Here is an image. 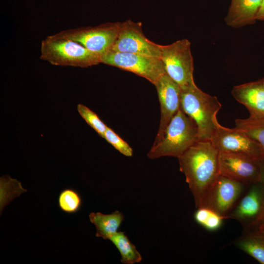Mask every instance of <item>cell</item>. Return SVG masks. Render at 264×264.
Returning <instances> with one entry per match:
<instances>
[{"instance_id": "obj_1", "label": "cell", "mask_w": 264, "mask_h": 264, "mask_svg": "<svg viewBox=\"0 0 264 264\" xmlns=\"http://www.w3.org/2000/svg\"><path fill=\"white\" fill-rule=\"evenodd\" d=\"M219 154L210 141H198L178 158L180 171L185 175L197 208L220 175Z\"/></svg>"}, {"instance_id": "obj_2", "label": "cell", "mask_w": 264, "mask_h": 264, "mask_svg": "<svg viewBox=\"0 0 264 264\" xmlns=\"http://www.w3.org/2000/svg\"><path fill=\"white\" fill-rule=\"evenodd\" d=\"M180 107L197 126L199 141H210L221 107L217 97L202 91L194 82L181 87Z\"/></svg>"}, {"instance_id": "obj_3", "label": "cell", "mask_w": 264, "mask_h": 264, "mask_svg": "<svg viewBox=\"0 0 264 264\" xmlns=\"http://www.w3.org/2000/svg\"><path fill=\"white\" fill-rule=\"evenodd\" d=\"M198 141L197 126L180 107L168 125L163 138L153 145L147 156L151 159L163 156L178 158Z\"/></svg>"}, {"instance_id": "obj_4", "label": "cell", "mask_w": 264, "mask_h": 264, "mask_svg": "<svg viewBox=\"0 0 264 264\" xmlns=\"http://www.w3.org/2000/svg\"><path fill=\"white\" fill-rule=\"evenodd\" d=\"M41 59L56 66L88 67L101 63V56L71 40L55 34L42 40Z\"/></svg>"}, {"instance_id": "obj_5", "label": "cell", "mask_w": 264, "mask_h": 264, "mask_svg": "<svg viewBox=\"0 0 264 264\" xmlns=\"http://www.w3.org/2000/svg\"><path fill=\"white\" fill-rule=\"evenodd\" d=\"M122 22H107L95 26L66 29L55 35L73 41L101 56L109 51L120 30Z\"/></svg>"}, {"instance_id": "obj_6", "label": "cell", "mask_w": 264, "mask_h": 264, "mask_svg": "<svg viewBox=\"0 0 264 264\" xmlns=\"http://www.w3.org/2000/svg\"><path fill=\"white\" fill-rule=\"evenodd\" d=\"M159 58L166 73L180 87L194 82L191 43L186 39L168 45L159 44Z\"/></svg>"}, {"instance_id": "obj_7", "label": "cell", "mask_w": 264, "mask_h": 264, "mask_svg": "<svg viewBox=\"0 0 264 264\" xmlns=\"http://www.w3.org/2000/svg\"><path fill=\"white\" fill-rule=\"evenodd\" d=\"M101 63L133 73L154 85L166 72L159 58L140 54L109 51L101 56Z\"/></svg>"}, {"instance_id": "obj_8", "label": "cell", "mask_w": 264, "mask_h": 264, "mask_svg": "<svg viewBox=\"0 0 264 264\" xmlns=\"http://www.w3.org/2000/svg\"><path fill=\"white\" fill-rule=\"evenodd\" d=\"M220 174L246 185L260 182L261 160L241 153L219 152Z\"/></svg>"}, {"instance_id": "obj_9", "label": "cell", "mask_w": 264, "mask_h": 264, "mask_svg": "<svg viewBox=\"0 0 264 264\" xmlns=\"http://www.w3.org/2000/svg\"><path fill=\"white\" fill-rule=\"evenodd\" d=\"M245 185L220 174L204 194L198 208H208L228 219Z\"/></svg>"}, {"instance_id": "obj_10", "label": "cell", "mask_w": 264, "mask_h": 264, "mask_svg": "<svg viewBox=\"0 0 264 264\" xmlns=\"http://www.w3.org/2000/svg\"><path fill=\"white\" fill-rule=\"evenodd\" d=\"M210 141L219 152L241 153L264 159V151L256 141L241 129L223 127L218 121Z\"/></svg>"}, {"instance_id": "obj_11", "label": "cell", "mask_w": 264, "mask_h": 264, "mask_svg": "<svg viewBox=\"0 0 264 264\" xmlns=\"http://www.w3.org/2000/svg\"><path fill=\"white\" fill-rule=\"evenodd\" d=\"M109 51L140 54L159 58V44L144 35L140 22L131 20L122 22L118 36Z\"/></svg>"}, {"instance_id": "obj_12", "label": "cell", "mask_w": 264, "mask_h": 264, "mask_svg": "<svg viewBox=\"0 0 264 264\" xmlns=\"http://www.w3.org/2000/svg\"><path fill=\"white\" fill-rule=\"evenodd\" d=\"M160 105V121L153 145L163 137L166 129L180 108V86L165 72L154 85Z\"/></svg>"}, {"instance_id": "obj_13", "label": "cell", "mask_w": 264, "mask_h": 264, "mask_svg": "<svg viewBox=\"0 0 264 264\" xmlns=\"http://www.w3.org/2000/svg\"><path fill=\"white\" fill-rule=\"evenodd\" d=\"M264 212V187L260 182L251 184L227 215V218L239 221L243 231L247 230Z\"/></svg>"}, {"instance_id": "obj_14", "label": "cell", "mask_w": 264, "mask_h": 264, "mask_svg": "<svg viewBox=\"0 0 264 264\" xmlns=\"http://www.w3.org/2000/svg\"><path fill=\"white\" fill-rule=\"evenodd\" d=\"M231 94L238 102L247 108L249 117L264 118V78L234 86Z\"/></svg>"}, {"instance_id": "obj_15", "label": "cell", "mask_w": 264, "mask_h": 264, "mask_svg": "<svg viewBox=\"0 0 264 264\" xmlns=\"http://www.w3.org/2000/svg\"><path fill=\"white\" fill-rule=\"evenodd\" d=\"M263 0H232L225 18L227 25L240 27L253 24Z\"/></svg>"}, {"instance_id": "obj_16", "label": "cell", "mask_w": 264, "mask_h": 264, "mask_svg": "<svg viewBox=\"0 0 264 264\" xmlns=\"http://www.w3.org/2000/svg\"><path fill=\"white\" fill-rule=\"evenodd\" d=\"M124 219L123 214L117 210L110 214L91 212L89 215L90 221L96 229L95 236L104 240H109L117 232Z\"/></svg>"}, {"instance_id": "obj_17", "label": "cell", "mask_w": 264, "mask_h": 264, "mask_svg": "<svg viewBox=\"0 0 264 264\" xmlns=\"http://www.w3.org/2000/svg\"><path fill=\"white\" fill-rule=\"evenodd\" d=\"M235 246L264 264V232L252 231L243 233L234 241Z\"/></svg>"}, {"instance_id": "obj_18", "label": "cell", "mask_w": 264, "mask_h": 264, "mask_svg": "<svg viewBox=\"0 0 264 264\" xmlns=\"http://www.w3.org/2000/svg\"><path fill=\"white\" fill-rule=\"evenodd\" d=\"M109 240L119 251L121 256V263L134 264L141 261V255L124 232H117Z\"/></svg>"}, {"instance_id": "obj_19", "label": "cell", "mask_w": 264, "mask_h": 264, "mask_svg": "<svg viewBox=\"0 0 264 264\" xmlns=\"http://www.w3.org/2000/svg\"><path fill=\"white\" fill-rule=\"evenodd\" d=\"M238 128L256 141L264 151V118L249 117L246 119H237L235 121Z\"/></svg>"}, {"instance_id": "obj_20", "label": "cell", "mask_w": 264, "mask_h": 264, "mask_svg": "<svg viewBox=\"0 0 264 264\" xmlns=\"http://www.w3.org/2000/svg\"><path fill=\"white\" fill-rule=\"evenodd\" d=\"M58 206L61 210L67 214H75L79 212L82 206V198L75 190L67 188L59 193Z\"/></svg>"}, {"instance_id": "obj_21", "label": "cell", "mask_w": 264, "mask_h": 264, "mask_svg": "<svg viewBox=\"0 0 264 264\" xmlns=\"http://www.w3.org/2000/svg\"><path fill=\"white\" fill-rule=\"evenodd\" d=\"M195 221L206 229L214 231L221 226L223 220L226 218L207 207L197 208L194 214Z\"/></svg>"}, {"instance_id": "obj_22", "label": "cell", "mask_w": 264, "mask_h": 264, "mask_svg": "<svg viewBox=\"0 0 264 264\" xmlns=\"http://www.w3.org/2000/svg\"><path fill=\"white\" fill-rule=\"evenodd\" d=\"M77 109L78 113L86 123L101 137L104 138L108 126L98 116L84 105L78 104Z\"/></svg>"}, {"instance_id": "obj_23", "label": "cell", "mask_w": 264, "mask_h": 264, "mask_svg": "<svg viewBox=\"0 0 264 264\" xmlns=\"http://www.w3.org/2000/svg\"><path fill=\"white\" fill-rule=\"evenodd\" d=\"M104 138L124 155L132 156L133 150L131 146L109 127L105 132Z\"/></svg>"}, {"instance_id": "obj_24", "label": "cell", "mask_w": 264, "mask_h": 264, "mask_svg": "<svg viewBox=\"0 0 264 264\" xmlns=\"http://www.w3.org/2000/svg\"><path fill=\"white\" fill-rule=\"evenodd\" d=\"M252 231L264 232V212L257 221L247 230L243 231V233Z\"/></svg>"}, {"instance_id": "obj_25", "label": "cell", "mask_w": 264, "mask_h": 264, "mask_svg": "<svg viewBox=\"0 0 264 264\" xmlns=\"http://www.w3.org/2000/svg\"><path fill=\"white\" fill-rule=\"evenodd\" d=\"M256 20L264 21V0H263L262 4L260 7L257 14Z\"/></svg>"}, {"instance_id": "obj_26", "label": "cell", "mask_w": 264, "mask_h": 264, "mask_svg": "<svg viewBox=\"0 0 264 264\" xmlns=\"http://www.w3.org/2000/svg\"><path fill=\"white\" fill-rule=\"evenodd\" d=\"M261 171L260 182L264 187V159L261 160Z\"/></svg>"}]
</instances>
